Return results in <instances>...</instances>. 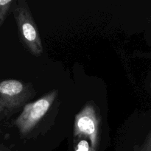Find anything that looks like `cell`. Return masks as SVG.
<instances>
[{"instance_id":"obj_1","label":"cell","mask_w":151,"mask_h":151,"mask_svg":"<svg viewBox=\"0 0 151 151\" xmlns=\"http://www.w3.org/2000/svg\"><path fill=\"white\" fill-rule=\"evenodd\" d=\"M12 11L18 28L19 38L27 51L33 56H41L43 45L37 25L25 0L14 1Z\"/></svg>"},{"instance_id":"obj_2","label":"cell","mask_w":151,"mask_h":151,"mask_svg":"<svg viewBox=\"0 0 151 151\" xmlns=\"http://www.w3.org/2000/svg\"><path fill=\"white\" fill-rule=\"evenodd\" d=\"M57 96V90H52L36 101L27 103L24 106L22 113L14 121V125L22 137H25L29 134L41 122L50 110Z\"/></svg>"},{"instance_id":"obj_3","label":"cell","mask_w":151,"mask_h":151,"mask_svg":"<svg viewBox=\"0 0 151 151\" xmlns=\"http://www.w3.org/2000/svg\"><path fill=\"white\" fill-rule=\"evenodd\" d=\"M30 84L15 79L0 81V101L7 109L9 116L24 106L35 95Z\"/></svg>"},{"instance_id":"obj_4","label":"cell","mask_w":151,"mask_h":151,"mask_svg":"<svg viewBox=\"0 0 151 151\" xmlns=\"http://www.w3.org/2000/svg\"><path fill=\"white\" fill-rule=\"evenodd\" d=\"M100 117L96 106L88 103L75 116L74 136L79 139H88L91 147L95 150L100 140Z\"/></svg>"},{"instance_id":"obj_5","label":"cell","mask_w":151,"mask_h":151,"mask_svg":"<svg viewBox=\"0 0 151 151\" xmlns=\"http://www.w3.org/2000/svg\"><path fill=\"white\" fill-rule=\"evenodd\" d=\"M13 0H0V27L3 25L10 10L13 9Z\"/></svg>"},{"instance_id":"obj_6","label":"cell","mask_w":151,"mask_h":151,"mask_svg":"<svg viewBox=\"0 0 151 151\" xmlns=\"http://www.w3.org/2000/svg\"><path fill=\"white\" fill-rule=\"evenodd\" d=\"M76 151H94L92 147H90L89 143L86 139H81L78 144Z\"/></svg>"},{"instance_id":"obj_7","label":"cell","mask_w":151,"mask_h":151,"mask_svg":"<svg viewBox=\"0 0 151 151\" xmlns=\"http://www.w3.org/2000/svg\"><path fill=\"white\" fill-rule=\"evenodd\" d=\"M9 116H9V114L7 112V109L4 107L3 103L0 101V121L4 119V118L9 117Z\"/></svg>"},{"instance_id":"obj_8","label":"cell","mask_w":151,"mask_h":151,"mask_svg":"<svg viewBox=\"0 0 151 151\" xmlns=\"http://www.w3.org/2000/svg\"><path fill=\"white\" fill-rule=\"evenodd\" d=\"M0 151H7V150H0Z\"/></svg>"},{"instance_id":"obj_9","label":"cell","mask_w":151,"mask_h":151,"mask_svg":"<svg viewBox=\"0 0 151 151\" xmlns=\"http://www.w3.org/2000/svg\"><path fill=\"white\" fill-rule=\"evenodd\" d=\"M1 134V131H0V134Z\"/></svg>"}]
</instances>
